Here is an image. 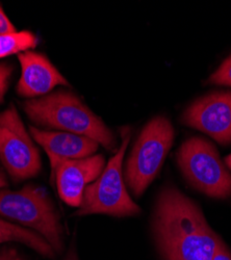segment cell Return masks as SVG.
Here are the masks:
<instances>
[{
    "label": "cell",
    "instance_id": "cell-4",
    "mask_svg": "<svg viewBox=\"0 0 231 260\" xmlns=\"http://www.w3.org/2000/svg\"><path fill=\"white\" fill-rule=\"evenodd\" d=\"M0 215L17 222L43 236L53 250L62 248L59 215L47 190L28 184L20 190H0Z\"/></svg>",
    "mask_w": 231,
    "mask_h": 260
},
{
    "label": "cell",
    "instance_id": "cell-5",
    "mask_svg": "<svg viewBox=\"0 0 231 260\" xmlns=\"http://www.w3.org/2000/svg\"><path fill=\"white\" fill-rule=\"evenodd\" d=\"M174 129L171 122L158 116L143 128L127 159L125 178L136 197L154 180L172 147Z\"/></svg>",
    "mask_w": 231,
    "mask_h": 260
},
{
    "label": "cell",
    "instance_id": "cell-11",
    "mask_svg": "<svg viewBox=\"0 0 231 260\" xmlns=\"http://www.w3.org/2000/svg\"><path fill=\"white\" fill-rule=\"evenodd\" d=\"M29 134L46 152L51 166V179H53L57 166L64 160L86 158L95 153L99 144L92 139L64 132L44 130L29 127Z\"/></svg>",
    "mask_w": 231,
    "mask_h": 260
},
{
    "label": "cell",
    "instance_id": "cell-14",
    "mask_svg": "<svg viewBox=\"0 0 231 260\" xmlns=\"http://www.w3.org/2000/svg\"><path fill=\"white\" fill-rule=\"evenodd\" d=\"M208 82L217 85L231 86V55H229L211 75Z\"/></svg>",
    "mask_w": 231,
    "mask_h": 260
},
{
    "label": "cell",
    "instance_id": "cell-17",
    "mask_svg": "<svg viewBox=\"0 0 231 260\" xmlns=\"http://www.w3.org/2000/svg\"><path fill=\"white\" fill-rule=\"evenodd\" d=\"M0 260H23L17 250L5 247L0 249Z\"/></svg>",
    "mask_w": 231,
    "mask_h": 260
},
{
    "label": "cell",
    "instance_id": "cell-1",
    "mask_svg": "<svg viewBox=\"0 0 231 260\" xmlns=\"http://www.w3.org/2000/svg\"><path fill=\"white\" fill-rule=\"evenodd\" d=\"M152 228L166 260H213L222 242L199 206L174 186L159 192Z\"/></svg>",
    "mask_w": 231,
    "mask_h": 260
},
{
    "label": "cell",
    "instance_id": "cell-21",
    "mask_svg": "<svg viewBox=\"0 0 231 260\" xmlns=\"http://www.w3.org/2000/svg\"><path fill=\"white\" fill-rule=\"evenodd\" d=\"M225 162H226V165H227V167L231 170V154L230 155H228L227 157H226V159H225Z\"/></svg>",
    "mask_w": 231,
    "mask_h": 260
},
{
    "label": "cell",
    "instance_id": "cell-8",
    "mask_svg": "<svg viewBox=\"0 0 231 260\" xmlns=\"http://www.w3.org/2000/svg\"><path fill=\"white\" fill-rule=\"evenodd\" d=\"M182 123L212 137L219 144L231 143V92H215L188 106Z\"/></svg>",
    "mask_w": 231,
    "mask_h": 260
},
{
    "label": "cell",
    "instance_id": "cell-3",
    "mask_svg": "<svg viewBox=\"0 0 231 260\" xmlns=\"http://www.w3.org/2000/svg\"><path fill=\"white\" fill-rule=\"evenodd\" d=\"M120 135V148L104 167L100 176L86 187L77 215L108 214L124 218L141 212V208L133 201L126 189L122 172L123 158L130 141L131 130L129 127H122Z\"/></svg>",
    "mask_w": 231,
    "mask_h": 260
},
{
    "label": "cell",
    "instance_id": "cell-6",
    "mask_svg": "<svg viewBox=\"0 0 231 260\" xmlns=\"http://www.w3.org/2000/svg\"><path fill=\"white\" fill-rule=\"evenodd\" d=\"M177 162L187 181L207 196H231V174L212 143L198 137L186 140L177 151Z\"/></svg>",
    "mask_w": 231,
    "mask_h": 260
},
{
    "label": "cell",
    "instance_id": "cell-15",
    "mask_svg": "<svg viewBox=\"0 0 231 260\" xmlns=\"http://www.w3.org/2000/svg\"><path fill=\"white\" fill-rule=\"evenodd\" d=\"M13 70L14 68L12 64L8 62H0V104L4 102L6 93L9 90Z\"/></svg>",
    "mask_w": 231,
    "mask_h": 260
},
{
    "label": "cell",
    "instance_id": "cell-19",
    "mask_svg": "<svg viewBox=\"0 0 231 260\" xmlns=\"http://www.w3.org/2000/svg\"><path fill=\"white\" fill-rule=\"evenodd\" d=\"M8 185V181H7V178L5 176L4 173L0 171V188L2 187H5Z\"/></svg>",
    "mask_w": 231,
    "mask_h": 260
},
{
    "label": "cell",
    "instance_id": "cell-13",
    "mask_svg": "<svg viewBox=\"0 0 231 260\" xmlns=\"http://www.w3.org/2000/svg\"><path fill=\"white\" fill-rule=\"evenodd\" d=\"M38 43V37L29 30L0 35V58L35 49Z\"/></svg>",
    "mask_w": 231,
    "mask_h": 260
},
{
    "label": "cell",
    "instance_id": "cell-9",
    "mask_svg": "<svg viewBox=\"0 0 231 260\" xmlns=\"http://www.w3.org/2000/svg\"><path fill=\"white\" fill-rule=\"evenodd\" d=\"M21 76L17 83V94L27 100L44 97L57 85L69 86V82L46 55L32 50L18 54Z\"/></svg>",
    "mask_w": 231,
    "mask_h": 260
},
{
    "label": "cell",
    "instance_id": "cell-12",
    "mask_svg": "<svg viewBox=\"0 0 231 260\" xmlns=\"http://www.w3.org/2000/svg\"><path fill=\"white\" fill-rule=\"evenodd\" d=\"M8 242L22 243L46 257L54 256L53 248L41 234L0 218V244Z\"/></svg>",
    "mask_w": 231,
    "mask_h": 260
},
{
    "label": "cell",
    "instance_id": "cell-20",
    "mask_svg": "<svg viewBox=\"0 0 231 260\" xmlns=\"http://www.w3.org/2000/svg\"><path fill=\"white\" fill-rule=\"evenodd\" d=\"M65 260H78V259H77V256H76L75 252H74L73 250H71V251L69 252L68 256L65 258Z\"/></svg>",
    "mask_w": 231,
    "mask_h": 260
},
{
    "label": "cell",
    "instance_id": "cell-7",
    "mask_svg": "<svg viewBox=\"0 0 231 260\" xmlns=\"http://www.w3.org/2000/svg\"><path fill=\"white\" fill-rule=\"evenodd\" d=\"M0 161L16 181L32 178L42 169L39 150L14 105L0 113Z\"/></svg>",
    "mask_w": 231,
    "mask_h": 260
},
{
    "label": "cell",
    "instance_id": "cell-10",
    "mask_svg": "<svg viewBox=\"0 0 231 260\" xmlns=\"http://www.w3.org/2000/svg\"><path fill=\"white\" fill-rule=\"evenodd\" d=\"M104 167L106 159L101 154L61 161L53 176L60 199L70 206L79 207L83 191L100 176Z\"/></svg>",
    "mask_w": 231,
    "mask_h": 260
},
{
    "label": "cell",
    "instance_id": "cell-2",
    "mask_svg": "<svg viewBox=\"0 0 231 260\" xmlns=\"http://www.w3.org/2000/svg\"><path fill=\"white\" fill-rule=\"evenodd\" d=\"M23 110L38 126L87 137L108 150H116L117 141L110 128L71 92L57 91L26 100Z\"/></svg>",
    "mask_w": 231,
    "mask_h": 260
},
{
    "label": "cell",
    "instance_id": "cell-16",
    "mask_svg": "<svg viewBox=\"0 0 231 260\" xmlns=\"http://www.w3.org/2000/svg\"><path fill=\"white\" fill-rule=\"evenodd\" d=\"M15 31H17L16 27L11 22L8 16L5 14L2 6H0V35L15 32Z\"/></svg>",
    "mask_w": 231,
    "mask_h": 260
},
{
    "label": "cell",
    "instance_id": "cell-18",
    "mask_svg": "<svg viewBox=\"0 0 231 260\" xmlns=\"http://www.w3.org/2000/svg\"><path fill=\"white\" fill-rule=\"evenodd\" d=\"M213 260H231V253L223 242L218 245Z\"/></svg>",
    "mask_w": 231,
    "mask_h": 260
}]
</instances>
